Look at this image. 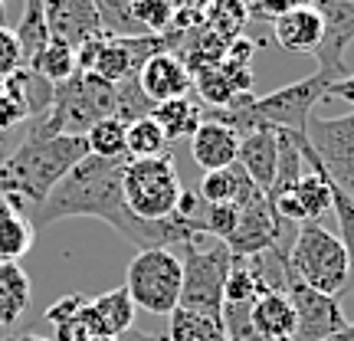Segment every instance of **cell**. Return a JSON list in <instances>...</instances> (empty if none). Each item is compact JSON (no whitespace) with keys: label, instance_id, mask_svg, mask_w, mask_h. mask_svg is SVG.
<instances>
[{"label":"cell","instance_id":"cell-17","mask_svg":"<svg viewBox=\"0 0 354 341\" xmlns=\"http://www.w3.org/2000/svg\"><path fill=\"white\" fill-rule=\"evenodd\" d=\"M236 165L250 174L256 187L269 190L276 184V167H279V138L276 128H259L253 135L240 138V154H236Z\"/></svg>","mask_w":354,"mask_h":341},{"label":"cell","instance_id":"cell-15","mask_svg":"<svg viewBox=\"0 0 354 341\" xmlns=\"http://www.w3.org/2000/svg\"><path fill=\"white\" fill-rule=\"evenodd\" d=\"M138 86L151 105H161V102L190 95L194 92V76L187 73V66L177 53H154L151 59L138 69Z\"/></svg>","mask_w":354,"mask_h":341},{"label":"cell","instance_id":"cell-18","mask_svg":"<svg viewBox=\"0 0 354 341\" xmlns=\"http://www.w3.org/2000/svg\"><path fill=\"white\" fill-rule=\"evenodd\" d=\"M272 33L286 53H315L322 43V17L315 7H292L272 20Z\"/></svg>","mask_w":354,"mask_h":341},{"label":"cell","instance_id":"cell-7","mask_svg":"<svg viewBox=\"0 0 354 341\" xmlns=\"http://www.w3.org/2000/svg\"><path fill=\"white\" fill-rule=\"evenodd\" d=\"M180 256L171 250H138V256L128 263L125 289L135 308L151 315H171L180 305Z\"/></svg>","mask_w":354,"mask_h":341},{"label":"cell","instance_id":"cell-24","mask_svg":"<svg viewBox=\"0 0 354 341\" xmlns=\"http://www.w3.org/2000/svg\"><path fill=\"white\" fill-rule=\"evenodd\" d=\"M167 338L171 341H230L220 318L201 315V312H190V308H180V305L171 312Z\"/></svg>","mask_w":354,"mask_h":341},{"label":"cell","instance_id":"cell-40","mask_svg":"<svg viewBox=\"0 0 354 341\" xmlns=\"http://www.w3.org/2000/svg\"><path fill=\"white\" fill-rule=\"evenodd\" d=\"M82 341H118V338H82Z\"/></svg>","mask_w":354,"mask_h":341},{"label":"cell","instance_id":"cell-8","mask_svg":"<svg viewBox=\"0 0 354 341\" xmlns=\"http://www.w3.org/2000/svg\"><path fill=\"white\" fill-rule=\"evenodd\" d=\"M335 79L328 73L315 69L312 76L295 79L289 86L269 92L263 99L253 102L256 118L263 122L266 128H276V131H292V135H305V125L312 118V109L328 95V89Z\"/></svg>","mask_w":354,"mask_h":341},{"label":"cell","instance_id":"cell-6","mask_svg":"<svg viewBox=\"0 0 354 341\" xmlns=\"http://www.w3.org/2000/svg\"><path fill=\"white\" fill-rule=\"evenodd\" d=\"M122 194L128 210L138 220H167L177 214V203L184 194L177 165L167 154L158 158H128L122 174Z\"/></svg>","mask_w":354,"mask_h":341},{"label":"cell","instance_id":"cell-19","mask_svg":"<svg viewBox=\"0 0 354 341\" xmlns=\"http://www.w3.org/2000/svg\"><path fill=\"white\" fill-rule=\"evenodd\" d=\"M256 194H263V190L250 181V174L240 165L220 167V171H203L201 187H197V197L203 203H240L243 207V203L253 201Z\"/></svg>","mask_w":354,"mask_h":341},{"label":"cell","instance_id":"cell-20","mask_svg":"<svg viewBox=\"0 0 354 341\" xmlns=\"http://www.w3.org/2000/svg\"><path fill=\"white\" fill-rule=\"evenodd\" d=\"M253 329L259 341H292L295 338V308L286 292H266L253 302Z\"/></svg>","mask_w":354,"mask_h":341},{"label":"cell","instance_id":"cell-10","mask_svg":"<svg viewBox=\"0 0 354 341\" xmlns=\"http://www.w3.org/2000/svg\"><path fill=\"white\" fill-rule=\"evenodd\" d=\"M305 138L312 145L315 158L322 161L325 174L348 197H354V112L338 115V118L312 115L305 125Z\"/></svg>","mask_w":354,"mask_h":341},{"label":"cell","instance_id":"cell-1","mask_svg":"<svg viewBox=\"0 0 354 341\" xmlns=\"http://www.w3.org/2000/svg\"><path fill=\"white\" fill-rule=\"evenodd\" d=\"M128 158H95L86 154L69 174L50 190V197L39 203L33 214V230H46L69 216H92L109 223L115 233H122L138 250H171L187 246L203 237L201 216L174 214L167 220H138L128 210L122 194V174Z\"/></svg>","mask_w":354,"mask_h":341},{"label":"cell","instance_id":"cell-26","mask_svg":"<svg viewBox=\"0 0 354 341\" xmlns=\"http://www.w3.org/2000/svg\"><path fill=\"white\" fill-rule=\"evenodd\" d=\"M17 43H20V50H24V66L33 63V56H37L46 43H50V26H46V10H43V0H26L24 3V17H20V24H17Z\"/></svg>","mask_w":354,"mask_h":341},{"label":"cell","instance_id":"cell-23","mask_svg":"<svg viewBox=\"0 0 354 341\" xmlns=\"http://www.w3.org/2000/svg\"><path fill=\"white\" fill-rule=\"evenodd\" d=\"M33 295L30 276L20 263H0V325L10 329L17 318L26 312Z\"/></svg>","mask_w":354,"mask_h":341},{"label":"cell","instance_id":"cell-16","mask_svg":"<svg viewBox=\"0 0 354 341\" xmlns=\"http://www.w3.org/2000/svg\"><path fill=\"white\" fill-rule=\"evenodd\" d=\"M236 154H240V135L220 122L203 118L201 128L190 135V158L203 171H220V167L236 165Z\"/></svg>","mask_w":354,"mask_h":341},{"label":"cell","instance_id":"cell-34","mask_svg":"<svg viewBox=\"0 0 354 341\" xmlns=\"http://www.w3.org/2000/svg\"><path fill=\"white\" fill-rule=\"evenodd\" d=\"M82 302H86V295H63V299H56V302L46 308V322H50L53 329L56 325H63V322H69V318L76 315L79 308H82Z\"/></svg>","mask_w":354,"mask_h":341},{"label":"cell","instance_id":"cell-3","mask_svg":"<svg viewBox=\"0 0 354 341\" xmlns=\"http://www.w3.org/2000/svg\"><path fill=\"white\" fill-rule=\"evenodd\" d=\"M289 273L312 289L342 299L351 282V266L342 240L322 223L295 227V240L289 246Z\"/></svg>","mask_w":354,"mask_h":341},{"label":"cell","instance_id":"cell-11","mask_svg":"<svg viewBox=\"0 0 354 341\" xmlns=\"http://www.w3.org/2000/svg\"><path fill=\"white\" fill-rule=\"evenodd\" d=\"M286 295L295 308V338L292 341H325L351 325L335 295L305 286L292 273L286 276Z\"/></svg>","mask_w":354,"mask_h":341},{"label":"cell","instance_id":"cell-28","mask_svg":"<svg viewBox=\"0 0 354 341\" xmlns=\"http://www.w3.org/2000/svg\"><path fill=\"white\" fill-rule=\"evenodd\" d=\"M165 148L167 138L151 115L128 125V158H158V154H165Z\"/></svg>","mask_w":354,"mask_h":341},{"label":"cell","instance_id":"cell-9","mask_svg":"<svg viewBox=\"0 0 354 341\" xmlns=\"http://www.w3.org/2000/svg\"><path fill=\"white\" fill-rule=\"evenodd\" d=\"M135 302L128 295L125 286L109 289L86 299L76 315L56 325V341H82V338H122L128 329H135Z\"/></svg>","mask_w":354,"mask_h":341},{"label":"cell","instance_id":"cell-39","mask_svg":"<svg viewBox=\"0 0 354 341\" xmlns=\"http://www.w3.org/2000/svg\"><path fill=\"white\" fill-rule=\"evenodd\" d=\"M3 10H7V0H0V20H3Z\"/></svg>","mask_w":354,"mask_h":341},{"label":"cell","instance_id":"cell-27","mask_svg":"<svg viewBox=\"0 0 354 341\" xmlns=\"http://www.w3.org/2000/svg\"><path fill=\"white\" fill-rule=\"evenodd\" d=\"M82 138L88 145V154L95 158H128V125L115 115L99 118Z\"/></svg>","mask_w":354,"mask_h":341},{"label":"cell","instance_id":"cell-25","mask_svg":"<svg viewBox=\"0 0 354 341\" xmlns=\"http://www.w3.org/2000/svg\"><path fill=\"white\" fill-rule=\"evenodd\" d=\"M26 69H33V73H37L39 79H46L50 86H59V82L76 76V50L59 43V39H50V43L33 56V63L26 66Z\"/></svg>","mask_w":354,"mask_h":341},{"label":"cell","instance_id":"cell-32","mask_svg":"<svg viewBox=\"0 0 354 341\" xmlns=\"http://www.w3.org/2000/svg\"><path fill=\"white\" fill-rule=\"evenodd\" d=\"M210 10H214V0H177L171 30L174 33H194V30H201L207 24Z\"/></svg>","mask_w":354,"mask_h":341},{"label":"cell","instance_id":"cell-4","mask_svg":"<svg viewBox=\"0 0 354 341\" xmlns=\"http://www.w3.org/2000/svg\"><path fill=\"white\" fill-rule=\"evenodd\" d=\"M115 115V86L95 73H76L53 86V102L43 112V122L56 135H86L99 118Z\"/></svg>","mask_w":354,"mask_h":341},{"label":"cell","instance_id":"cell-12","mask_svg":"<svg viewBox=\"0 0 354 341\" xmlns=\"http://www.w3.org/2000/svg\"><path fill=\"white\" fill-rule=\"evenodd\" d=\"M289 227V220L269 207L266 194H256L250 203L240 207V223L227 237V250L233 256H259L266 250H289V243H282V230Z\"/></svg>","mask_w":354,"mask_h":341},{"label":"cell","instance_id":"cell-31","mask_svg":"<svg viewBox=\"0 0 354 341\" xmlns=\"http://www.w3.org/2000/svg\"><path fill=\"white\" fill-rule=\"evenodd\" d=\"M240 223V203H207V210L201 216V227L207 237L227 243V237Z\"/></svg>","mask_w":354,"mask_h":341},{"label":"cell","instance_id":"cell-2","mask_svg":"<svg viewBox=\"0 0 354 341\" xmlns=\"http://www.w3.org/2000/svg\"><path fill=\"white\" fill-rule=\"evenodd\" d=\"M86 154L88 145L82 135H56L46 128L43 115H33L30 131L0 161V197L33 223L39 203Z\"/></svg>","mask_w":354,"mask_h":341},{"label":"cell","instance_id":"cell-29","mask_svg":"<svg viewBox=\"0 0 354 341\" xmlns=\"http://www.w3.org/2000/svg\"><path fill=\"white\" fill-rule=\"evenodd\" d=\"M177 0H131V20L141 33H167L174 24Z\"/></svg>","mask_w":354,"mask_h":341},{"label":"cell","instance_id":"cell-13","mask_svg":"<svg viewBox=\"0 0 354 341\" xmlns=\"http://www.w3.org/2000/svg\"><path fill=\"white\" fill-rule=\"evenodd\" d=\"M315 10L322 17V43L312 56L318 59V69L338 82L348 76L344 50L354 39V3L351 0H318Z\"/></svg>","mask_w":354,"mask_h":341},{"label":"cell","instance_id":"cell-14","mask_svg":"<svg viewBox=\"0 0 354 341\" xmlns=\"http://www.w3.org/2000/svg\"><path fill=\"white\" fill-rule=\"evenodd\" d=\"M43 10H46L50 37L73 50L105 33L95 0H43Z\"/></svg>","mask_w":354,"mask_h":341},{"label":"cell","instance_id":"cell-21","mask_svg":"<svg viewBox=\"0 0 354 341\" xmlns=\"http://www.w3.org/2000/svg\"><path fill=\"white\" fill-rule=\"evenodd\" d=\"M37 243V230L30 216L17 214L10 203L0 197V263H17L24 259Z\"/></svg>","mask_w":354,"mask_h":341},{"label":"cell","instance_id":"cell-37","mask_svg":"<svg viewBox=\"0 0 354 341\" xmlns=\"http://www.w3.org/2000/svg\"><path fill=\"white\" fill-rule=\"evenodd\" d=\"M7 341H56V338H46V335H33V331H26V335H10Z\"/></svg>","mask_w":354,"mask_h":341},{"label":"cell","instance_id":"cell-22","mask_svg":"<svg viewBox=\"0 0 354 341\" xmlns=\"http://www.w3.org/2000/svg\"><path fill=\"white\" fill-rule=\"evenodd\" d=\"M151 118L161 125L167 141H177V138H190L203 122V109L197 105L194 95H180V99H171V102H161L151 109Z\"/></svg>","mask_w":354,"mask_h":341},{"label":"cell","instance_id":"cell-36","mask_svg":"<svg viewBox=\"0 0 354 341\" xmlns=\"http://www.w3.org/2000/svg\"><path fill=\"white\" fill-rule=\"evenodd\" d=\"M118 341H171L167 335H158V331H145V329H128Z\"/></svg>","mask_w":354,"mask_h":341},{"label":"cell","instance_id":"cell-35","mask_svg":"<svg viewBox=\"0 0 354 341\" xmlns=\"http://www.w3.org/2000/svg\"><path fill=\"white\" fill-rule=\"evenodd\" d=\"M328 95L331 99H344L348 105H354V73H348V76L338 79V82H331Z\"/></svg>","mask_w":354,"mask_h":341},{"label":"cell","instance_id":"cell-38","mask_svg":"<svg viewBox=\"0 0 354 341\" xmlns=\"http://www.w3.org/2000/svg\"><path fill=\"white\" fill-rule=\"evenodd\" d=\"M325 341H354V322L344 331H338V335H331V338H325Z\"/></svg>","mask_w":354,"mask_h":341},{"label":"cell","instance_id":"cell-5","mask_svg":"<svg viewBox=\"0 0 354 341\" xmlns=\"http://www.w3.org/2000/svg\"><path fill=\"white\" fill-rule=\"evenodd\" d=\"M207 237V233H203ZM197 237L194 243L180 246V269H184V282H180V308L201 312V315L220 318L223 308V286H227L230 266H233V253L227 250V243H207Z\"/></svg>","mask_w":354,"mask_h":341},{"label":"cell","instance_id":"cell-33","mask_svg":"<svg viewBox=\"0 0 354 341\" xmlns=\"http://www.w3.org/2000/svg\"><path fill=\"white\" fill-rule=\"evenodd\" d=\"M20 69H24V50L17 43V33H13L10 26L0 24V82L17 76Z\"/></svg>","mask_w":354,"mask_h":341},{"label":"cell","instance_id":"cell-30","mask_svg":"<svg viewBox=\"0 0 354 341\" xmlns=\"http://www.w3.org/2000/svg\"><path fill=\"white\" fill-rule=\"evenodd\" d=\"M331 210L338 216V240H342L348 266H351V282H354V197H348L335 181H331Z\"/></svg>","mask_w":354,"mask_h":341}]
</instances>
